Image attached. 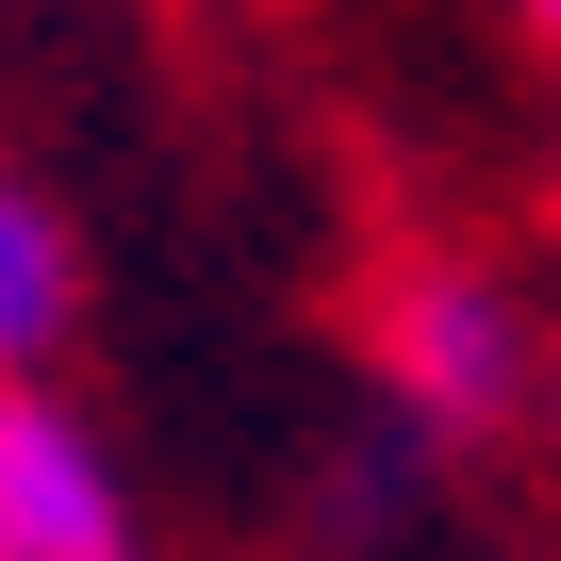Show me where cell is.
Here are the masks:
<instances>
[{
    "label": "cell",
    "mask_w": 561,
    "mask_h": 561,
    "mask_svg": "<svg viewBox=\"0 0 561 561\" xmlns=\"http://www.w3.org/2000/svg\"><path fill=\"white\" fill-rule=\"evenodd\" d=\"M67 314H83V248H67V215H50L18 165H0V397L67 347Z\"/></svg>",
    "instance_id": "obj_3"
},
{
    "label": "cell",
    "mask_w": 561,
    "mask_h": 561,
    "mask_svg": "<svg viewBox=\"0 0 561 561\" xmlns=\"http://www.w3.org/2000/svg\"><path fill=\"white\" fill-rule=\"evenodd\" d=\"M0 561H133V495L67 397H0Z\"/></svg>",
    "instance_id": "obj_2"
},
{
    "label": "cell",
    "mask_w": 561,
    "mask_h": 561,
    "mask_svg": "<svg viewBox=\"0 0 561 561\" xmlns=\"http://www.w3.org/2000/svg\"><path fill=\"white\" fill-rule=\"evenodd\" d=\"M364 347H380V397H397L413 430H495V413H528V298H512L495 264H397L380 314H364Z\"/></svg>",
    "instance_id": "obj_1"
},
{
    "label": "cell",
    "mask_w": 561,
    "mask_h": 561,
    "mask_svg": "<svg viewBox=\"0 0 561 561\" xmlns=\"http://www.w3.org/2000/svg\"><path fill=\"white\" fill-rule=\"evenodd\" d=\"M528 34H561V0H528Z\"/></svg>",
    "instance_id": "obj_4"
}]
</instances>
